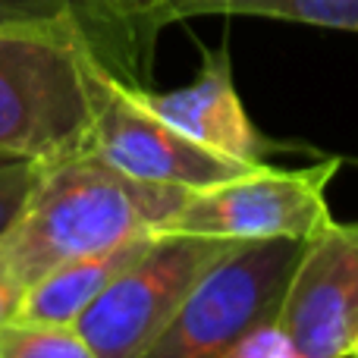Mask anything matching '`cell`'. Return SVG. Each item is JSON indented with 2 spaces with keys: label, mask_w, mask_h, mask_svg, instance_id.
<instances>
[{
  "label": "cell",
  "mask_w": 358,
  "mask_h": 358,
  "mask_svg": "<svg viewBox=\"0 0 358 358\" xmlns=\"http://www.w3.org/2000/svg\"><path fill=\"white\" fill-rule=\"evenodd\" d=\"M349 358H358V340L352 343V349H349Z\"/></svg>",
  "instance_id": "e0dca14e"
},
{
  "label": "cell",
  "mask_w": 358,
  "mask_h": 358,
  "mask_svg": "<svg viewBox=\"0 0 358 358\" xmlns=\"http://www.w3.org/2000/svg\"><path fill=\"white\" fill-rule=\"evenodd\" d=\"M264 16L286 22L321 25V29L358 31V0H204L198 16Z\"/></svg>",
  "instance_id": "30bf717a"
},
{
  "label": "cell",
  "mask_w": 358,
  "mask_h": 358,
  "mask_svg": "<svg viewBox=\"0 0 358 358\" xmlns=\"http://www.w3.org/2000/svg\"><path fill=\"white\" fill-rule=\"evenodd\" d=\"M155 242V233L132 236L110 248L82 255L66 264L48 271L41 280L25 289L19 305V321L38 324H76V317L132 264L145 255V248Z\"/></svg>",
  "instance_id": "9c48e42d"
},
{
  "label": "cell",
  "mask_w": 358,
  "mask_h": 358,
  "mask_svg": "<svg viewBox=\"0 0 358 358\" xmlns=\"http://www.w3.org/2000/svg\"><path fill=\"white\" fill-rule=\"evenodd\" d=\"M0 358H98L76 324L19 321L0 327Z\"/></svg>",
  "instance_id": "8fae6325"
},
{
  "label": "cell",
  "mask_w": 358,
  "mask_h": 358,
  "mask_svg": "<svg viewBox=\"0 0 358 358\" xmlns=\"http://www.w3.org/2000/svg\"><path fill=\"white\" fill-rule=\"evenodd\" d=\"M94 57L79 22L0 31V157L44 167L88 151Z\"/></svg>",
  "instance_id": "7a4b0ae2"
},
{
  "label": "cell",
  "mask_w": 358,
  "mask_h": 358,
  "mask_svg": "<svg viewBox=\"0 0 358 358\" xmlns=\"http://www.w3.org/2000/svg\"><path fill=\"white\" fill-rule=\"evenodd\" d=\"M132 92L155 117L214 155L242 164H267V155L292 151V145L267 138L245 113L233 82V60L227 44L201 50V69L189 85L173 92H148L132 85Z\"/></svg>",
  "instance_id": "ba28073f"
},
{
  "label": "cell",
  "mask_w": 358,
  "mask_h": 358,
  "mask_svg": "<svg viewBox=\"0 0 358 358\" xmlns=\"http://www.w3.org/2000/svg\"><path fill=\"white\" fill-rule=\"evenodd\" d=\"M38 170H41V164L0 157V236L19 217V210H22L25 198H29L31 185L38 179Z\"/></svg>",
  "instance_id": "5bb4252c"
},
{
  "label": "cell",
  "mask_w": 358,
  "mask_h": 358,
  "mask_svg": "<svg viewBox=\"0 0 358 358\" xmlns=\"http://www.w3.org/2000/svg\"><path fill=\"white\" fill-rule=\"evenodd\" d=\"M217 358H302V355L296 352V346L286 336L280 315H277L271 321H261L248 334H242L239 340L229 343Z\"/></svg>",
  "instance_id": "4fadbf2b"
},
{
  "label": "cell",
  "mask_w": 358,
  "mask_h": 358,
  "mask_svg": "<svg viewBox=\"0 0 358 358\" xmlns=\"http://www.w3.org/2000/svg\"><path fill=\"white\" fill-rule=\"evenodd\" d=\"M340 157H324L296 170L261 164L227 182L192 192L157 233L214 236L233 242H308L334 220L327 208V185L340 173Z\"/></svg>",
  "instance_id": "5b68a950"
},
{
  "label": "cell",
  "mask_w": 358,
  "mask_h": 358,
  "mask_svg": "<svg viewBox=\"0 0 358 358\" xmlns=\"http://www.w3.org/2000/svg\"><path fill=\"white\" fill-rule=\"evenodd\" d=\"M280 324L302 358H349L358 340V223L330 220L305 242Z\"/></svg>",
  "instance_id": "52a82bcc"
},
{
  "label": "cell",
  "mask_w": 358,
  "mask_h": 358,
  "mask_svg": "<svg viewBox=\"0 0 358 358\" xmlns=\"http://www.w3.org/2000/svg\"><path fill=\"white\" fill-rule=\"evenodd\" d=\"M236 245L214 236L155 233L142 258L76 317V330L98 358H142L204 273Z\"/></svg>",
  "instance_id": "3957f363"
},
{
  "label": "cell",
  "mask_w": 358,
  "mask_h": 358,
  "mask_svg": "<svg viewBox=\"0 0 358 358\" xmlns=\"http://www.w3.org/2000/svg\"><path fill=\"white\" fill-rule=\"evenodd\" d=\"M98 6L94 0H0V31L57 29V25H85L82 10Z\"/></svg>",
  "instance_id": "7c38bea8"
},
{
  "label": "cell",
  "mask_w": 358,
  "mask_h": 358,
  "mask_svg": "<svg viewBox=\"0 0 358 358\" xmlns=\"http://www.w3.org/2000/svg\"><path fill=\"white\" fill-rule=\"evenodd\" d=\"M302 252L305 239H261L229 248L142 358H217L242 334L280 315Z\"/></svg>",
  "instance_id": "277c9868"
},
{
  "label": "cell",
  "mask_w": 358,
  "mask_h": 358,
  "mask_svg": "<svg viewBox=\"0 0 358 358\" xmlns=\"http://www.w3.org/2000/svg\"><path fill=\"white\" fill-rule=\"evenodd\" d=\"M189 195L126 176L88 148L38 170L19 217L0 236V252L29 289L73 258L157 233Z\"/></svg>",
  "instance_id": "6da1fadb"
},
{
  "label": "cell",
  "mask_w": 358,
  "mask_h": 358,
  "mask_svg": "<svg viewBox=\"0 0 358 358\" xmlns=\"http://www.w3.org/2000/svg\"><path fill=\"white\" fill-rule=\"evenodd\" d=\"M22 296H25V286L19 283V277L13 273L6 255L0 252V327H3V324H10L13 317L19 315Z\"/></svg>",
  "instance_id": "9a60e30c"
},
{
  "label": "cell",
  "mask_w": 358,
  "mask_h": 358,
  "mask_svg": "<svg viewBox=\"0 0 358 358\" xmlns=\"http://www.w3.org/2000/svg\"><path fill=\"white\" fill-rule=\"evenodd\" d=\"M201 6H204V0H157L155 25L173 22V19H185V16H198Z\"/></svg>",
  "instance_id": "2e32d148"
},
{
  "label": "cell",
  "mask_w": 358,
  "mask_h": 358,
  "mask_svg": "<svg viewBox=\"0 0 358 358\" xmlns=\"http://www.w3.org/2000/svg\"><path fill=\"white\" fill-rule=\"evenodd\" d=\"M92 82V142L88 148L104 157L126 176L155 185H173L185 192H201L217 182L242 176L261 164H242L233 157L195 145L167 126L136 98L129 82H123L101 57L88 69Z\"/></svg>",
  "instance_id": "8992f818"
}]
</instances>
